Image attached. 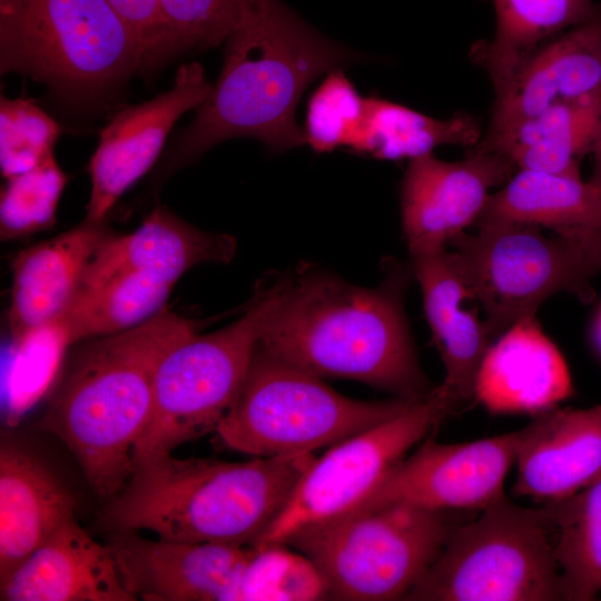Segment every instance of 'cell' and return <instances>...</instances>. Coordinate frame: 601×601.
Masks as SVG:
<instances>
[{
	"label": "cell",
	"instance_id": "33",
	"mask_svg": "<svg viewBox=\"0 0 601 601\" xmlns=\"http://www.w3.org/2000/svg\"><path fill=\"white\" fill-rule=\"evenodd\" d=\"M6 180L0 199L2 240L22 238L55 225L68 176L52 154L33 168Z\"/></svg>",
	"mask_w": 601,
	"mask_h": 601
},
{
	"label": "cell",
	"instance_id": "8",
	"mask_svg": "<svg viewBox=\"0 0 601 601\" xmlns=\"http://www.w3.org/2000/svg\"><path fill=\"white\" fill-rule=\"evenodd\" d=\"M452 512L387 505L304 528L284 544L314 562L328 599L404 600L459 526Z\"/></svg>",
	"mask_w": 601,
	"mask_h": 601
},
{
	"label": "cell",
	"instance_id": "12",
	"mask_svg": "<svg viewBox=\"0 0 601 601\" xmlns=\"http://www.w3.org/2000/svg\"><path fill=\"white\" fill-rule=\"evenodd\" d=\"M516 440V431L456 444L428 437L344 514L395 504L433 511H481L504 494L505 476L515 462Z\"/></svg>",
	"mask_w": 601,
	"mask_h": 601
},
{
	"label": "cell",
	"instance_id": "21",
	"mask_svg": "<svg viewBox=\"0 0 601 601\" xmlns=\"http://www.w3.org/2000/svg\"><path fill=\"white\" fill-rule=\"evenodd\" d=\"M411 268L421 286L432 338L444 364L441 384L456 407H462L475 400L477 373L492 337L477 311L463 307L465 299L473 297L453 253L445 249L411 256Z\"/></svg>",
	"mask_w": 601,
	"mask_h": 601
},
{
	"label": "cell",
	"instance_id": "6",
	"mask_svg": "<svg viewBox=\"0 0 601 601\" xmlns=\"http://www.w3.org/2000/svg\"><path fill=\"white\" fill-rule=\"evenodd\" d=\"M417 402L344 396L321 376L257 345L244 383L215 433L225 447L254 457L292 456L339 443Z\"/></svg>",
	"mask_w": 601,
	"mask_h": 601
},
{
	"label": "cell",
	"instance_id": "1",
	"mask_svg": "<svg viewBox=\"0 0 601 601\" xmlns=\"http://www.w3.org/2000/svg\"><path fill=\"white\" fill-rule=\"evenodd\" d=\"M374 288L316 266L282 274L258 345L317 376L343 377L422 401L435 386L418 363L404 312L411 265L387 259Z\"/></svg>",
	"mask_w": 601,
	"mask_h": 601
},
{
	"label": "cell",
	"instance_id": "3",
	"mask_svg": "<svg viewBox=\"0 0 601 601\" xmlns=\"http://www.w3.org/2000/svg\"><path fill=\"white\" fill-rule=\"evenodd\" d=\"M198 329L199 322L164 308L82 346L56 385L40 428L63 442L100 499L112 497L134 471L161 361Z\"/></svg>",
	"mask_w": 601,
	"mask_h": 601
},
{
	"label": "cell",
	"instance_id": "2",
	"mask_svg": "<svg viewBox=\"0 0 601 601\" xmlns=\"http://www.w3.org/2000/svg\"><path fill=\"white\" fill-rule=\"evenodd\" d=\"M361 59L282 0H246L225 41L220 73L190 125L175 138L166 167L174 170L236 137L258 139L275 154L306 144L295 120L302 93L322 73Z\"/></svg>",
	"mask_w": 601,
	"mask_h": 601
},
{
	"label": "cell",
	"instance_id": "29",
	"mask_svg": "<svg viewBox=\"0 0 601 601\" xmlns=\"http://www.w3.org/2000/svg\"><path fill=\"white\" fill-rule=\"evenodd\" d=\"M549 505L562 600H593L601 593V477Z\"/></svg>",
	"mask_w": 601,
	"mask_h": 601
},
{
	"label": "cell",
	"instance_id": "26",
	"mask_svg": "<svg viewBox=\"0 0 601 601\" xmlns=\"http://www.w3.org/2000/svg\"><path fill=\"white\" fill-rule=\"evenodd\" d=\"M495 31L471 49V60L493 86L508 79L540 46L589 20L599 3L592 0H492Z\"/></svg>",
	"mask_w": 601,
	"mask_h": 601
},
{
	"label": "cell",
	"instance_id": "13",
	"mask_svg": "<svg viewBox=\"0 0 601 601\" xmlns=\"http://www.w3.org/2000/svg\"><path fill=\"white\" fill-rule=\"evenodd\" d=\"M518 170L505 156L477 145L459 161L433 154L413 158L401 181L402 228L410 255L445 250L452 237L475 223L490 189Z\"/></svg>",
	"mask_w": 601,
	"mask_h": 601
},
{
	"label": "cell",
	"instance_id": "22",
	"mask_svg": "<svg viewBox=\"0 0 601 601\" xmlns=\"http://www.w3.org/2000/svg\"><path fill=\"white\" fill-rule=\"evenodd\" d=\"M110 234L105 221L85 219L75 228L16 255L8 312L12 339L62 314L77 292L89 260Z\"/></svg>",
	"mask_w": 601,
	"mask_h": 601
},
{
	"label": "cell",
	"instance_id": "28",
	"mask_svg": "<svg viewBox=\"0 0 601 601\" xmlns=\"http://www.w3.org/2000/svg\"><path fill=\"white\" fill-rule=\"evenodd\" d=\"M175 284L141 272H122L80 287L59 316L71 344L138 326L165 308Z\"/></svg>",
	"mask_w": 601,
	"mask_h": 601
},
{
	"label": "cell",
	"instance_id": "24",
	"mask_svg": "<svg viewBox=\"0 0 601 601\" xmlns=\"http://www.w3.org/2000/svg\"><path fill=\"white\" fill-rule=\"evenodd\" d=\"M475 223L525 224L569 236L601 225V191L581 176L518 169L489 196Z\"/></svg>",
	"mask_w": 601,
	"mask_h": 601
},
{
	"label": "cell",
	"instance_id": "34",
	"mask_svg": "<svg viewBox=\"0 0 601 601\" xmlns=\"http://www.w3.org/2000/svg\"><path fill=\"white\" fill-rule=\"evenodd\" d=\"M326 76L308 99L304 128L306 142L317 152L349 149L365 116V98L343 70L336 68Z\"/></svg>",
	"mask_w": 601,
	"mask_h": 601
},
{
	"label": "cell",
	"instance_id": "31",
	"mask_svg": "<svg viewBox=\"0 0 601 601\" xmlns=\"http://www.w3.org/2000/svg\"><path fill=\"white\" fill-rule=\"evenodd\" d=\"M246 0H159L161 32L144 75L177 56L225 42Z\"/></svg>",
	"mask_w": 601,
	"mask_h": 601
},
{
	"label": "cell",
	"instance_id": "20",
	"mask_svg": "<svg viewBox=\"0 0 601 601\" xmlns=\"http://www.w3.org/2000/svg\"><path fill=\"white\" fill-rule=\"evenodd\" d=\"M235 252L233 236L201 230L158 206L130 234L111 233L99 245L78 288L93 286L122 272H141L176 284L191 267L227 264Z\"/></svg>",
	"mask_w": 601,
	"mask_h": 601
},
{
	"label": "cell",
	"instance_id": "30",
	"mask_svg": "<svg viewBox=\"0 0 601 601\" xmlns=\"http://www.w3.org/2000/svg\"><path fill=\"white\" fill-rule=\"evenodd\" d=\"M229 601H311L328 599V585L305 554L285 544L252 546Z\"/></svg>",
	"mask_w": 601,
	"mask_h": 601
},
{
	"label": "cell",
	"instance_id": "16",
	"mask_svg": "<svg viewBox=\"0 0 601 601\" xmlns=\"http://www.w3.org/2000/svg\"><path fill=\"white\" fill-rule=\"evenodd\" d=\"M494 90L486 135L559 104L601 99V2L589 20L544 42Z\"/></svg>",
	"mask_w": 601,
	"mask_h": 601
},
{
	"label": "cell",
	"instance_id": "38",
	"mask_svg": "<svg viewBox=\"0 0 601 601\" xmlns=\"http://www.w3.org/2000/svg\"><path fill=\"white\" fill-rule=\"evenodd\" d=\"M590 154H592L593 157V170L589 181L601 191V119Z\"/></svg>",
	"mask_w": 601,
	"mask_h": 601
},
{
	"label": "cell",
	"instance_id": "35",
	"mask_svg": "<svg viewBox=\"0 0 601 601\" xmlns=\"http://www.w3.org/2000/svg\"><path fill=\"white\" fill-rule=\"evenodd\" d=\"M61 127L31 100L9 99L0 104V168L7 179L24 173L48 155Z\"/></svg>",
	"mask_w": 601,
	"mask_h": 601
},
{
	"label": "cell",
	"instance_id": "11",
	"mask_svg": "<svg viewBox=\"0 0 601 601\" xmlns=\"http://www.w3.org/2000/svg\"><path fill=\"white\" fill-rule=\"evenodd\" d=\"M452 237L453 256L474 300L485 313L492 339L515 323L535 317L540 305L559 292L590 300L592 290L578 278L568 240L525 224H495Z\"/></svg>",
	"mask_w": 601,
	"mask_h": 601
},
{
	"label": "cell",
	"instance_id": "37",
	"mask_svg": "<svg viewBox=\"0 0 601 601\" xmlns=\"http://www.w3.org/2000/svg\"><path fill=\"white\" fill-rule=\"evenodd\" d=\"M563 237L570 245L580 282L591 288V278L601 269V225Z\"/></svg>",
	"mask_w": 601,
	"mask_h": 601
},
{
	"label": "cell",
	"instance_id": "27",
	"mask_svg": "<svg viewBox=\"0 0 601 601\" xmlns=\"http://www.w3.org/2000/svg\"><path fill=\"white\" fill-rule=\"evenodd\" d=\"M481 138L479 122L467 114L437 119L372 96L365 98L364 121L349 149L377 159L411 160L442 145L470 148Z\"/></svg>",
	"mask_w": 601,
	"mask_h": 601
},
{
	"label": "cell",
	"instance_id": "36",
	"mask_svg": "<svg viewBox=\"0 0 601 601\" xmlns=\"http://www.w3.org/2000/svg\"><path fill=\"white\" fill-rule=\"evenodd\" d=\"M136 38L142 52L145 70L160 38L159 0H108Z\"/></svg>",
	"mask_w": 601,
	"mask_h": 601
},
{
	"label": "cell",
	"instance_id": "5",
	"mask_svg": "<svg viewBox=\"0 0 601 601\" xmlns=\"http://www.w3.org/2000/svg\"><path fill=\"white\" fill-rule=\"evenodd\" d=\"M142 52L108 0H0V70L47 86L65 105H107Z\"/></svg>",
	"mask_w": 601,
	"mask_h": 601
},
{
	"label": "cell",
	"instance_id": "17",
	"mask_svg": "<svg viewBox=\"0 0 601 601\" xmlns=\"http://www.w3.org/2000/svg\"><path fill=\"white\" fill-rule=\"evenodd\" d=\"M516 436L515 496L554 503L601 477V404L548 408L533 415Z\"/></svg>",
	"mask_w": 601,
	"mask_h": 601
},
{
	"label": "cell",
	"instance_id": "18",
	"mask_svg": "<svg viewBox=\"0 0 601 601\" xmlns=\"http://www.w3.org/2000/svg\"><path fill=\"white\" fill-rule=\"evenodd\" d=\"M2 601H135L108 544L96 541L76 515L0 580Z\"/></svg>",
	"mask_w": 601,
	"mask_h": 601
},
{
	"label": "cell",
	"instance_id": "14",
	"mask_svg": "<svg viewBox=\"0 0 601 601\" xmlns=\"http://www.w3.org/2000/svg\"><path fill=\"white\" fill-rule=\"evenodd\" d=\"M211 86L198 62L186 63L169 90L112 116L89 161L91 191L86 220L105 221L119 197L154 165L177 119L200 106Z\"/></svg>",
	"mask_w": 601,
	"mask_h": 601
},
{
	"label": "cell",
	"instance_id": "23",
	"mask_svg": "<svg viewBox=\"0 0 601 601\" xmlns=\"http://www.w3.org/2000/svg\"><path fill=\"white\" fill-rule=\"evenodd\" d=\"M76 501L38 457L0 446V580L75 515Z\"/></svg>",
	"mask_w": 601,
	"mask_h": 601
},
{
	"label": "cell",
	"instance_id": "15",
	"mask_svg": "<svg viewBox=\"0 0 601 601\" xmlns=\"http://www.w3.org/2000/svg\"><path fill=\"white\" fill-rule=\"evenodd\" d=\"M126 590L145 601H229L249 545L194 543L117 530L107 542Z\"/></svg>",
	"mask_w": 601,
	"mask_h": 601
},
{
	"label": "cell",
	"instance_id": "4",
	"mask_svg": "<svg viewBox=\"0 0 601 601\" xmlns=\"http://www.w3.org/2000/svg\"><path fill=\"white\" fill-rule=\"evenodd\" d=\"M315 459L313 453L245 462L156 456L135 465L107 501L104 519L116 530H145L171 541L250 546Z\"/></svg>",
	"mask_w": 601,
	"mask_h": 601
},
{
	"label": "cell",
	"instance_id": "9",
	"mask_svg": "<svg viewBox=\"0 0 601 601\" xmlns=\"http://www.w3.org/2000/svg\"><path fill=\"white\" fill-rule=\"evenodd\" d=\"M280 279L282 274L264 277L242 317L213 333L195 334L164 357L134 467L216 432L247 375Z\"/></svg>",
	"mask_w": 601,
	"mask_h": 601
},
{
	"label": "cell",
	"instance_id": "7",
	"mask_svg": "<svg viewBox=\"0 0 601 601\" xmlns=\"http://www.w3.org/2000/svg\"><path fill=\"white\" fill-rule=\"evenodd\" d=\"M404 600H562L550 505L521 506L503 494L452 531Z\"/></svg>",
	"mask_w": 601,
	"mask_h": 601
},
{
	"label": "cell",
	"instance_id": "10",
	"mask_svg": "<svg viewBox=\"0 0 601 601\" xmlns=\"http://www.w3.org/2000/svg\"><path fill=\"white\" fill-rule=\"evenodd\" d=\"M455 410L454 400L440 384L404 413L329 446L304 472L280 514L250 546L284 544L302 529L353 509Z\"/></svg>",
	"mask_w": 601,
	"mask_h": 601
},
{
	"label": "cell",
	"instance_id": "32",
	"mask_svg": "<svg viewBox=\"0 0 601 601\" xmlns=\"http://www.w3.org/2000/svg\"><path fill=\"white\" fill-rule=\"evenodd\" d=\"M60 317L12 339L6 386V416L13 424L50 388L69 346Z\"/></svg>",
	"mask_w": 601,
	"mask_h": 601
},
{
	"label": "cell",
	"instance_id": "19",
	"mask_svg": "<svg viewBox=\"0 0 601 601\" xmlns=\"http://www.w3.org/2000/svg\"><path fill=\"white\" fill-rule=\"evenodd\" d=\"M573 393L566 363L535 317L524 318L487 349L480 366L475 400L489 412L535 415Z\"/></svg>",
	"mask_w": 601,
	"mask_h": 601
},
{
	"label": "cell",
	"instance_id": "25",
	"mask_svg": "<svg viewBox=\"0 0 601 601\" xmlns=\"http://www.w3.org/2000/svg\"><path fill=\"white\" fill-rule=\"evenodd\" d=\"M601 119V99L552 106L502 131L484 135L477 146L509 158L518 169L580 176Z\"/></svg>",
	"mask_w": 601,
	"mask_h": 601
}]
</instances>
